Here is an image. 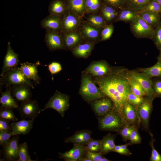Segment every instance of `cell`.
<instances>
[{"instance_id": "cell-2", "label": "cell", "mask_w": 161, "mask_h": 161, "mask_svg": "<svg viewBox=\"0 0 161 161\" xmlns=\"http://www.w3.org/2000/svg\"><path fill=\"white\" fill-rule=\"evenodd\" d=\"M0 78V84L5 85L6 87L17 85L25 84L33 89L34 86L32 80L27 78L18 66L6 72Z\"/></svg>"}, {"instance_id": "cell-28", "label": "cell", "mask_w": 161, "mask_h": 161, "mask_svg": "<svg viewBox=\"0 0 161 161\" xmlns=\"http://www.w3.org/2000/svg\"><path fill=\"white\" fill-rule=\"evenodd\" d=\"M4 92L0 91L1 95L0 97V103L1 106L11 108L17 109L19 105L18 101L12 95L10 87H6Z\"/></svg>"}, {"instance_id": "cell-26", "label": "cell", "mask_w": 161, "mask_h": 161, "mask_svg": "<svg viewBox=\"0 0 161 161\" xmlns=\"http://www.w3.org/2000/svg\"><path fill=\"white\" fill-rule=\"evenodd\" d=\"M49 14L63 17L68 11L67 4L64 0H53L49 5Z\"/></svg>"}, {"instance_id": "cell-10", "label": "cell", "mask_w": 161, "mask_h": 161, "mask_svg": "<svg viewBox=\"0 0 161 161\" xmlns=\"http://www.w3.org/2000/svg\"><path fill=\"white\" fill-rule=\"evenodd\" d=\"M62 32L78 30L84 19L68 11L61 18Z\"/></svg>"}, {"instance_id": "cell-38", "label": "cell", "mask_w": 161, "mask_h": 161, "mask_svg": "<svg viewBox=\"0 0 161 161\" xmlns=\"http://www.w3.org/2000/svg\"><path fill=\"white\" fill-rule=\"evenodd\" d=\"M17 155L19 161H33L31 159L28 151V147L26 142H24L19 144L18 146Z\"/></svg>"}, {"instance_id": "cell-49", "label": "cell", "mask_w": 161, "mask_h": 161, "mask_svg": "<svg viewBox=\"0 0 161 161\" xmlns=\"http://www.w3.org/2000/svg\"><path fill=\"white\" fill-rule=\"evenodd\" d=\"M48 70L52 75L56 74L60 72L62 69L61 64L56 62H53L48 66Z\"/></svg>"}, {"instance_id": "cell-17", "label": "cell", "mask_w": 161, "mask_h": 161, "mask_svg": "<svg viewBox=\"0 0 161 161\" xmlns=\"http://www.w3.org/2000/svg\"><path fill=\"white\" fill-rule=\"evenodd\" d=\"M155 98L145 96L142 103L137 107V113L142 123L147 126L149 120L153 106V101Z\"/></svg>"}, {"instance_id": "cell-47", "label": "cell", "mask_w": 161, "mask_h": 161, "mask_svg": "<svg viewBox=\"0 0 161 161\" xmlns=\"http://www.w3.org/2000/svg\"><path fill=\"white\" fill-rule=\"evenodd\" d=\"M102 154L100 152H94L87 151L85 153V157L91 160L92 161H101L103 157Z\"/></svg>"}, {"instance_id": "cell-54", "label": "cell", "mask_w": 161, "mask_h": 161, "mask_svg": "<svg viewBox=\"0 0 161 161\" xmlns=\"http://www.w3.org/2000/svg\"><path fill=\"white\" fill-rule=\"evenodd\" d=\"M112 151L120 154L126 155V153L121 148L120 145H115Z\"/></svg>"}, {"instance_id": "cell-35", "label": "cell", "mask_w": 161, "mask_h": 161, "mask_svg": "<svg viewBox=\"0 0 161 161\" xmlns=\"http://www.w3.org/2000/svg\"><path fill=\"white\" fill-rule=\"evenodd\" d=\"M137 12L128 8L120 10L115 22L122 21L125 23L130 22L137 15Z\"/></svg>"}, {"instance_id": "cell-23", "label": "cell", "mask_w": 161, "mask_h": 161, "mask_svg": "<svg viewBox=\"0 0 161 161\" xmlns=\"http://www.w3.org/2000/svg\"><path fill=\"white\" fill-rule=\"evenodd\" d=\"M113 103L109 97H103L95 100L92 107L95 113L100 116L104 115L112 109Z\"/></svg>"}, {"instance_id": "cell-41", "label": "cell", "mask_w": 161, "mask_h": 161, "mask_svg": "<svg viewBox=\"0 0 161 161\" xmlns=\"http://www.w3.org/2000/svg\"><path fill=\"white\" fill-rule=\"evenodd\" d=\"M151 39L157 49L161 51V20L154 28V34Z\"/></svg>"}, {"instance_id": "cell-60", "label": "cell", "mask_w": 161, "mask_h": 161, "mask_svg": "<svg viewBox=\"0 0 161 161\" xmlns=\"http://www.w3.org/2000/svg\"><path fill=\"white\" fill-rule=\"evenodd\" d=\"M159 13V14H160V19H161V12Z\"/></svg>"}, {"instance_id": "cell-59", "label": "cell", "mask_w": 161, "mask_h": 161, "mask_svg": "<svg viewBox=\"0 0 161 161\" xmlns=\"http://www.w3.org/2000/svg\"><path fill=\"white\" fill-rule=\"evenodd\" d=\"M157 58H161V51H160V53Z\"/></svg>"}, {"instance_id": "cell-36", "label": "cell", "mask_w": 161, "mask_h": 161, "mask_svg": "<svg viewBox=\"0 0 161 161\" xmlns=\"http://www.w3.org/2000/svg\"><path fill=\"white\" fill-rule=\"evenodd\" d=\"M152 0H126L124 8L131 9L137 12L141 10Z\"/></svg>"}, {"instance_id": "cell-52", "label": "cell", "mask_w": 161, "mask_h": 161, "mask_svg": "<svg viewBox=\"0 0 161 161\" xmlns=\"http://www.w3.org/2000/svg\"><path fill=\"white\" fill-rule=\"evenodd\" d=\"M10 121L0 118V131L11 132L12 128L9 124Z\"/></svg>"}, {"instance_id": "cell-53", "label": "cell", "mask_w": 161, "mask_h": 161, "mask_svg": "<svg viewBox=\"0 0 161 161\" xmlns=\"http://www.w3.org/2000/svg\"><path fill=\"white\" fill-rule=\"evenodd\" d=\"M134 129L133 127L127 126L121 130L120 133L124 140H129L130 134Z\"/></svg>"}, {"instance_id": "cell-11", "label": "cell", "mask_w": 161, "mask_h": 161, "mask_svg": "<svg viewBox=\"0 0 161 161\" xmlns=\"http://www.w3.org/2000/svg\"><path fill=\"white\" fill-rule=\"evenodd\" d=\"M112 68L106 61L101 60L92 63L86 69L85 72L93 76L101 77L107 75Z\"/></svg>"}, {"instance_id": "cell-27", "label": "cell", "mask_w": 161, "mask_h": 161, "mask_svg": "<svg viewBox=\"0 0 161 161\" xmlns=\"http://www.w3.org/2000/svg\"><path fill=\"white\" fill-rule=\"evenodd\" d=\"M120 10L103 2L100 14L108 24L115 22Z\"/></svg>"}, {"instance_id": "cell-50", "label": "cell", "mask_w": 161, "mask_h": 161, "mask_svg": "<svg viewBox=\"0 0 161 161\" xmlns=\"http://www.w3.org/2000/svg\"><path fill=\"white\" fill-rule=\"evenodd\" d=\"M129 140L130 143L132 144H138L140 142L141 137L136 129L134 128L132 131L130 135Z\"/></svg>"}, {"instance_id": "cell-33", "label": "cell", "mask_w": 161, "mask_h": 161, "mask_svg": "<svg viewBox=\"0 0 161 161\" xmlns=\"http://www.w3.org/2000/svg\"><path fill=\"white\" fill-rule=\"evenodd\" d=\"M125 73L129 84L131 92L135 95L142 97L146 96L144 89L142 86L128 74L127 69L125 68Z\"/></svg>"}, {"instance_id": "cell-13", "label": "cell", "mask_w": 161, "mask_h": 161, "mask_svg": "<svg viewBox=\"0 0 161 161\" xmlns=\"http://www.w3.org/2000/svg\"><path fill=\"white\" fill-rule=\"evenodd\" d=\"M61 35L65 50H70L85 41L78 30L61 32Z\"/></svg>"}, {"instance_id": "cell-15", "label": "cell", "mask_w": 161, "mask_h": 161, "mask_svg": "<svg viewBox=\"0 0 161 161\" xmlns=\"http://www.w3.org/2000/svg\"><path fill=\"white\" fill-rule=\"evenodd\" d=\"M39 61L35 63L25 62L21 63L20 69L24 75L29 79L33 80L35 84H39L41 78L38 72V66L40 65Z\"/></svg>"}, {"instance_id": "cell-57", "label": "cell", "mask_w": 161, "mask_h": 161, "mask_svg": "<svg viewBox=\"0 0 161 161\" xmlns=\"http://www.w3.org/2000/svg\"><path fill=\"white\" fill-rule=\"evenodd\" d=\"M110 160L107 158L103 157L101 160V161H109Z\"/></svg>"}, {"instance_id": "cell-29", "label": "cell", "mask_w": 161, "mask_h": 161, "mask_svg": "<svg viewBox=\"0 0 161 161\" xmlns=\"http://www.w3.org/2000/svg\"><path fill=\"white\" fill-rule=\"evenodd\" d=\"M157 61L153 66L149 67L140 68L137 69L148 77L152 78H153L161 77V59L157 58Z\"/></svg>"}, {"instance_id": "cell-3", "label": "cell", "mask_w": 161, "mask_h": 161, "mask_svg": "<svg viewBox=\"0 0 161 161\" xmlns=\"http://www.w3.org/2000/svg\"><path fill=\"white\" fill-rule=\"evenodd\" d=\"M79 93L83 98L89 101L105 96L92 80L90 75L86 73L82 75Z\"/></svg>"}, {"instance_id": "cell-7", "label": "cell", "mask_w": 161, "mask_h": 161, "mask_svg": "<svg viewBox=\"0 0 161 161\" xmlns=\"http://www.w3.org/2000/svg\"><path fill=\"white\" fill-rule=\"evenodd\" d=\"M127 71L129 75L143 88L147 96L155 98L152 88V78L148 77L137 69H127Z\"/></svg>"}, {"instance_id": "cell-14", "label": "cell", "mask_w": 161, "mask_h": 161, "mask_svg": "<svg viewBox=\"0 0 161 161\" xmlns=\"http://www.w3.org/2000/svg\"><path fill=\"white\" fill-rule=\"evenodd\" d=\"M19 135L13 136L7 144L2 147V153L4 158L9 161H17V152L19 144Z\"/></svg>"}, {"instance_id": "cell-51", "label": "cell", "mask_w": 161, "mask_h": 161, "mask_svg": "<svg viewBox=\"0 0 161 161\" xmlns=\"http://www.w3.org/2000/svg\"><path fill=\"white\" fill-rule=\"evenodd\" d=\"M153 143L154 140L152 139L150 143L152 151L150 160L151 161H161V155L155 149Z\"/></svg>"}, {"instance_id": "cell-16", "label": "cell", "mask_w": 161, "mask_h": 161, "mask_svg": "<svg viewBox=\"0 0 161 161\" xmlns=\"http://www.w3.org/2000/svg\"><path fill=\"white\" fill-rule=\"evenodd\" d=\"M19 61L18 55L13 50L10 42L7 44L6 53L4 57L3 64L0 76H2L9 70L17 66Z\"/></svg>"}, {"instance_id": "cell-48", "label": "cell", "mask_w": 161, "mask_h": 161, "mask_svg": "<svg viewBox=\"0 0 161 161\" xmlns=\"http://www.w3.org/2000/svg\"><path fill=\"white\" fill-rule=\"evenodd\" d=\"M13 137L11 132L0 131V145L3 147L6 145Z\"/></svg>"}, {"instance_id": "cell-18", "label": "cell", "mask_w": 161, "mask_h": 161, "mask_svg": "<svg viewBox=\"0 0 161 161\" xmlns=\"http://www.w3.org/2000/svg\"><path fill=\"white\" fill-rule=\"evenodd\" d=\"M86 151L85 145L74 144L73 147L69 150L58 154L60 157L66 161H80Z\"/></svg>"}, {"instance_id": "cell-19", "label": "cell", "mask_w": 161, "mask_h": 161, "mask_svg": "<svg viewBox=\"0 0 161 161\" xmlns=\"http://www.w3.org/2000/svg\"><path fill=\"white\" fill-rule=\"evenodd\" d=\"M34 119H22L19 121L12 122L10 125L12 128V136L28 134L32 128Z\"/></svg>"}, {"instance_id": "cell-58", "label": "cell", "mask_w": 161, "mask_h": 161, "mask_svg": "<svg viewBox=\"0 0 161 161\" xmlns=\"http://www.w3.org/2000/svg\"><path fill=\"white\" fill-rule=\"evenodd\" d=\"M156 1L161 5V0H153Z\"/></svg>"}, {"instance_id": "cell-40", "label": "cell", "mask_w": 161, "mask_h": 161, "mask_svg": "<svg viewBox=\"0 0 161 161\" xmlns=\"http://www.w3.org/2000/svg\"><path fill=\"white\" fill-rule=\"evenodd\" d=\"M114 29L113 23L107 24L102 29L100 34V42L109 39L111 37Z\"/></svg>"}, {"instance_id": "cell-56", "label": "cell", "mask_w": 161, "mask_h": 161, "mask_svg": "<svg viewBox=\"0 0 161 161\" xmlns=\"http://www.w3.org/2000/svg\"><path fill=\"white\" fill-rule=\"evenodd\" d=\"M80 161H92L91 160L89 159H88V158H87L86 157H83V158H82L80 160Z\"/></svg>"}, {"instance_id": "cell-45", "label": "cell", "mask_w": 161, "mask_h": 161, "mask_svg": "<svg viewBox=\"0 0 161 161\" xmlns=\"http://www.w3.org/2000/svg\"><path fill=\"white\" fill-rule=\"evenodd\" d=\"M152 88L156 97H161V78H155L152 79Z\"/></svg>"}, {"instance_id": "cell-39", "label": "cell", "mask_w": 161, "mask_h": 161, "mask_svg": "<svg viewBox=\"0 0 161 161\" xmlns=\"http://www.w3.org/2000/svg\"><path fill=\"white\" fill-rule=\"evenodd\" d=\"M0 118L10 122H14L18 120V119L15 115L13 109L1 106L0 108Z\"/></svg>"}, {"instance_id": "cell-6", "label": "cell", "mask_w": 161, "mask_h": 161, "mask_svg": "<svg viewBox=\"0 0 161 161\" xmlns=\"http://www.w3.org/2000/svg\"><path fill=\"white\" fill-rule=\"evenodd\" d=\"M20 116L28 119H34L41 112L37 101L30 99L21 102L17 108Z\"/></svg>"}, {"instance_id": "cell-4", "label": "cell", "mask_w": 161, "mask_h": 161, "mask_svg": "<svg viewBox=\"0 0 161 161\" xmlns=\"http://www.w3.org/2000/svg\"><path fill=\"white\" fill-rule=\"evenodd\" d=\"M69 97L68 95L56 90L54 95L49 99L41 112L49 108L55 110L62 117L69 106Z\"/></svg>"}, {"instance_id": "cell-12", "label": "cell", "mask_w": 161, "mask_h": 161, "mask_svg": "<svg viewBox=\"0 0 161 161\" xmlns=\"http://www.w3.org/2000/svg\"><path fill=\"white\" fill-rule=\"evenodd\" d=\"M121 120L114 111H111L104 115L100 121V127L103 130H114L119 128L121 125Z\"/></svg>"}, {"instance_id": "cell-5", "label": "cell", "mask_w": 161, "mask_h": 161, "mask_svg": "<svg viewBox=\"0 0 161 161\" xmlns=\"http://www.w3.org/2000/svg\"><path fill=\"white\" fill-rule=\"evenodd\" d=\"M130 30L136 37L151 39L154 29L147 24L138 14L130 22Z\"/></svg>"}, {"instance_id": "cell-22", "label": "cell", "mask_w": 161, "mask_h": 161, "mask_svg": "<svg viewBox=\"0 0 161 161\" xmlns=\"http://www.w3.org/2000/svg\"><path fill=\"white\" fill-rule=\"evenodd\" d=\"M97 43L85 41L70 50L72 54L78 58H86L91 54Z\"/></svg>"}, {"instance_id": "cell-32", "label": "cell", "mask_w": 161, "mask_h": 161, "mask_svg": "<svg viewBox=\"0 0 161 161\" xmlns=\"http://www.w3.org/2000/svg\"><path fill=\"white\" fill-rule=\"evenodd\" d=\"M85 21L92 26L102 29L108 24L100 13L87 15Z\"/></svg>"}, {"instance_id": "cell-21", "label": "cell", "mask_w": 161, "mask_h": 161, "mask_svg": "<svg viewBox=\"0 0 161 161\" xmlns=\"http://www.w3.org/2000/svg\"><path fill=\"white\" fill-rule=\"evenodd\" d=\"M31 88L25 84L17 85L10 87L11 92L16 100L21 102L30 99L32 96Z\"/></svg>"}, {"instance_id": "cell-20", "label": "cell", "mask_w": 161, "mask_h": 161, "mask_svg": "<svg viewBox=\"0 0 161 161\" xmlns=\"http://www.w3.org/2000/svg\"><path fill=\"white\" fill-rule=\"evenodd\" d=\"M41 27L54 32L61 33L62 32V24L61 17L49 14L40 22Z\"/></svg>"}, {"instance_id": "cell-42", "label": "cell", "mask_w": 161, "mask_h": 161, "mask_svg": "<svg viewBox=\"0 0 161 161\" xmlns=\"http://www.w3.org/2000/svg\"><path fill=\"white\" fill-rule=\"evenodd\" d=\"M86 151L99 152L101 150V140L91 139L85 145Z\"/></svg>"}, {"instance_id": "cell-1", "label": "cell", "mask_w": 161, "mask_h": 161, "mask_svg": "<svg viewBox=\"0 0 161 161\" xmlns=\"http://www.w3.org/2000/svg\"><path fill=\"white\" fill-rule=\"evenodd\" d=\"M98 86L103 95L112 101V109L122 115L123 107L128 95L131 92L125 73V68L112 67L107 75L95 77L93 81Z\"/></svg>"}, {"instance_id": "cell-30", "label": "cell", "mask_w": 161, "mask_h": 161, "mask_svg": "<svg viewBox=\"0 0 161 161\" xmlns=\"http://www.w3.org/2000/svg\"><path fill=\"white\" fill-rule=\"evenodd\" d=\"M122 115L128 123H133L137 119V107L126 101L123 107Z\"/></svg>"}, {"instance_id": "cell-46", "label": "cell", "mask_w": 161, "mask_h": 161, "mask_svg": "<svg viewBox=\"0 0 161 161\" xmlns=\"http://www.w3.org/2000/svg\"><path fill=\"white\" fill-rule=\"evenodd\" d=\"M102 1L103 3L120 10L124 8L126 0H102Z\"/></svg>"}, {"instance_id": "cell-37", "label": "cell", "mask_w": 161, "mask_h": 161, "mask_svg": "<svg viewBox=\"0 0 161 161\" xmlns=\"http://www.w3.org/2000/svg\"><path fill=\"white\" fill-rule=\"evenodd\" d=\"M103 3L102 0H86V14L100 13Z\"/></svg>"}, {"instance_id": "cell-55", "label": "cell", "mask_w": 161, "mask_h": 161, "mask_svg": "<svg viewBox=\"0 0 161 161\" xmlns=\"http://www.w3.org/2000/svg\"><path fill=\"white\" fill-rule=\"evenodd\" d=\"M128 145L126 144L120 145V146L121 148L126 153V155H129L131 154V152L127 148Z\"/></svg>"}, {"instance_id": "cell-43", "label": "cell", "mask_w": 161, "mask_h": 161, "mask_svg": "<svg viewBox=\"0 0 161 161\" xmlns=\"http://www.w3.org/2000/svg\"><path fill=\"white\" fill-rule=\"evenodd\" d=\"M141 10L160 13L161 12V5L156 1L152 0Z\"/></svg>"}, {"instance_id": "cell-24", "label": "cell", "mask_w": 161, "mask_h": 161, "mask_svg": "<svg viewBox=\"0 0 161 161\" xmlns=\"http://www.w3.org/2000/svg\"><path fill=\"white\" fill-rule=\"evenodd\" d=\"M69 12L82 18L86 14V0H64Z\"/></svg>"}, {"instance_id": "cell-8", "label": "cell", "mask_w": 161, "mask_h": 161, "mask_svg": "<svg viewBox=\"0 0 161 161\" xmlns=\"http://www.w3.org/2000/svg\"><path fill=\"white\" fill-rule=\"evenodd\" d=\"M102 29L94 27L84 19L78 31L85 41L100 42Z\"/></svg>"}, {"instance_id": "cell-25", "label": "cell", "mask_w": 161, "mask_h": 161, "mask_svg": "<svg viewBox=\"0 0 161 161\" xmlns=\"http://www.w3.org/2000/svg\"><path fill=\"white\" fill-rule=\"evenodd\" d=\"M91 132L83 130L76 132L73 135L65 138L66 143H71L73 144L85 145L91 140Z\"/></svg>"}, {"instance_id": "cell-44", "label": "cell", "mask_w": 161, "mask_h": 161, "mask_svg": "<svg viewBox=\"0 0 161 161\" xmlns=\"http://www.w3.org/2000/svg\"><path fill=\"white\" fill-rule=\"evenodd\" d=\"M144 97L138 96L131 92L127 95V101L131 104L137 107L142 103Z\"/></svg>"}, {"instance_id": "cell-34", "label": "cell", "mask_w": 161, "mask_h": 161, "mask_svg": "<svg viewBox=\"0 0 161 161\" xmlns=\"http://www.w3.org/2000/svg\"><path fill=\"white\" fill-rule=\"evenodd\" d=\"M101 150L102 154H106L113 151L115 145L114 135L109 134L104 137L101 140Z\"/></svg>"}, {"instance_id": "cell-31", "label": "cell", "mask_w": 161, "mask_h": 161, "mask_svg": "<svg viewBox=\"0 0 161 161\" xmlns=\"http://www.w3.org/2000/svg\"><path fill=\"white\" fill-rule=\"evenodd\" d=\"M138 14L147 24L154 29L161 21L159 13L141 10Z\"/></svg>"}, {"instance_id": "cell-9", "label": "cell", "mask_w": 161, "mask_h": 161, "mask_svg": "<svg viewBox=\"0 0 161 161\" xmlns=\"http://www.w3.org/2000/svg\"><path fill=\"white\" fill-rule=\"evenodd\" d=\"M44 41L47 47L51 51L65 50L61 33L46 29Z\"/></svg>"}]
</instances>
